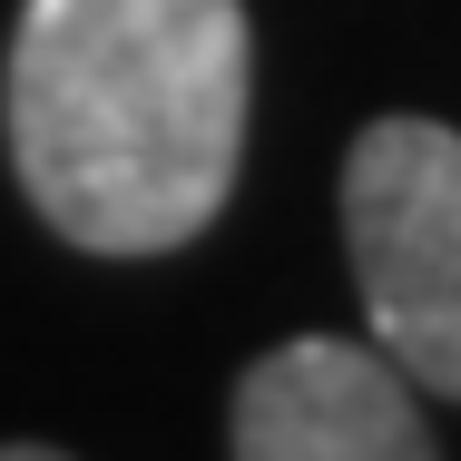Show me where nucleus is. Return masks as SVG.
I'll return each mask as SVG.
<instances>
[{
    "mask_svg": "<svg viewBox=\"0 0 461 461\" xmlns=\"http://www.w3.org/2000/svg\"><path fill=\"white\" fill-rule=\"evenodd\" d=\"M246 98V0H30L0 128L50 236L89 256H177L236 196Z\"/></svg>",
    "mask_w": 461,
    "mask_h": 461,
    "instance_id": "f257e3e1",
    "label": "nucleus"
},
{
    "mask_svg": "<svg viewBox=\"0 0 461 461\" xmlns=\"http://www.w3.org/2000/svg\"><path fill=\"white\" fill-rule=\"evenodd\" d=\"M344 246L373 354L412 393H461V128L373 118L344 158Z\"/></svg>",
    "mask_w": 461,
    "mask_h": 461,
    "instance_id": "f03ea898",
    "label": "nucleus"
},
{
    "mask_svg": "<svg viewBox=\"0 0 461 461\" xmlns=\"http://www.w3.org/2000/svg\"><path fill=\"white\" fill-rule=\"evenodd\" d=\"M236 461H442L412 383L373 344L294 334L236 383Z\"/></svg>",
    "mask_w": 461,
    "mask_h": 461,
    "instance_id": "7ed1b4c3",
    "label": "nucleus"
},
{
    "mask_svg": "<svg viewBox=\"0 0 461 461\" xmlns=\"http://www.w3.org/2000/svg\"><path fill=\"white\" fill-rule=\"evenodd\" d=\"M0 461H69V452H50V442H0Z\"/></svg>",
    "mask_w": 461,
    "mask_h": 461,
    "instance_id": "20e7f679",
    "label": "nucleus"
}]
</instances>
